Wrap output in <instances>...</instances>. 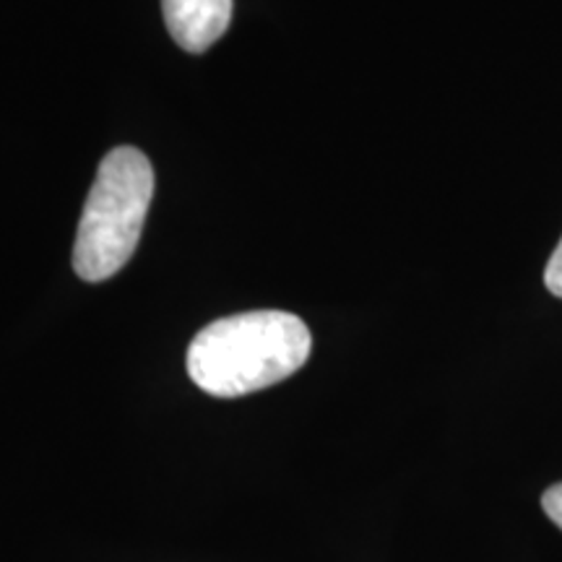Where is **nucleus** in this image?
I'll return each instance as SVG.
<instances>
[{"mask_svg":"<svg viewBox=\"0 0 562 562\" xmlns=\"http://www.w3.org/2000/svg\"><path fill=\"white\" fill-rule=\"evenodd\" d=\"M313 336L284 311H252L209 323L188 349V375L209 396L237 398L271 389L307 362Z\"/></svg>","mask_w":562,"mask_h":562,"instance_id":"1","label":"nucleus"},{"mask_svg":"<svg viewBox=\"0 0 562 562\" xmlns=\"http://www.w3.org/2000/svg\"><path fill=\"white\" fill-rule=\"evenodd\" d=\"M151 195L154 170L144 151L117 146L102 159L74 245V271L83 281L115 277L131 261Z\"/></svg>","mask_w":562,"mask_h":562,"instance_id":"2","label":"nucleus"},{"mask_svg":"<svg viewBox=\"0 0 562 562\" xmlns=\"http://www.w3.org/2000/svg\"><path fill=\"white\" fill-rule=\"evenodd\" d=\"M161 13L178 47L199 55L227 32L232 0H161Z\"/></svg>","mask_w":562,"mask_h":562,"instance_id":"3","label":"nucleus"},{"mask_svg":"<svg viewBox=\"0 0 562 562\" xmlns=\"http://www.w3.org/2000/svg\"><path fill=\"white\" fill-rule=\"evenodd\" d=\"M544 284L547 290H550L554 297L562 300V237L558 243V248H554L550 263H547L544 269Z\"/></svg>","mask_w":562,"mask_h":562,"instance_id":"4","label":"nucleus"},{"mask_svg":"<svg viewBox=\"0 0 562 562\" xmlns=\"http://www.w3.org/2000/svg\"><path fill=\"white\" fill-rule=\"evenodd\" d=\"M542 508L547 513V518H550L554 526H560V529H562V482L552 484V487L544 492Z\"/></svg>","mask_w":562,"mask_h":562,"instance_id":"5","label":"nucleus"}]
</instances>
